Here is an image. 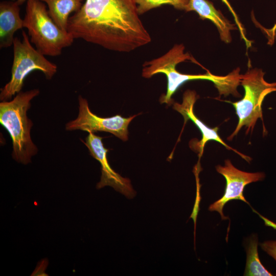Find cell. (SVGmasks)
Wrapping results in <instances>:
<instances>
[{"label":"cell","mask_w":276,"mask_h":276,"mask_svg":"<svg viewBox=\"0 0 276 276\" xmlns=\"http://www.w3.org/2000/svg\"><path fill=\"white\" fill-rule=\"evenodd\" d=\"M67 31L106 49L130 52L151 41L134 0H85L71 16Z\"/></svg>","instance_id":"6da1fadb"},{"label":"cell","mask_w":276,"mask_h":276,"mask_svg":"<svg viewBox=\"0 0 276 276\" xmlns=\"http://www.w3.org/2000/svg\"><path fill=\"white\" fill-rule=\"evenodd\" d=\"M182 44H176L163 56L145 62L143 66L142 75L150 78L155 74H164L167 78V89L165 95L160 99L161 103L171 104L172 96L185 83L192 80H204L212 82L220 95L226 96L232 94L239 96L237 88L240 84V68H237L228 75L216 76L208 72L204 74L191 75L182 74L176 69V65L182 62L191 60L196 62L188 53H185Z\"/></svg>","instance_id":"7a4b0ae2"},{"label":"cell","mask_w":276,"mask_h":276,"mask_svg":"<svg viewBox=\"0 0 276 276\" xmlns=\"http://www.w3.org/2000/svg\"><path fill=\"white\" fill-rule=\"evenodd\" d=\"M39 94L33 89L19 92L12 100L0 103V123L8 131L13 144V158L19 163L27 165L36 155L38 149L31 137L32 121L27 116L31 101Z\"/></svg>","instance_id":"3957f363"},{"label":"cell","mask_w":276,"mask_h":276,"mask_svg":"<svg viewBox=\"0 0 276 276\" xmlns=\"http://www.w3.org/2000/svg\"><path fill=\"white\" fill-rule=\"evenodd\" d=\"M24 19L30 40L44 56H57L75 39L67 31L60 28L50 16L47 5L40 0H28Z\"/></svg>","instance_id":"277c9868"},{"label":"cell","mask_w":276,"mask_h":276,"mask_svg":"<svg viewBox=\"0 0 276 276\" xmlns=\"http://www.w3.org/2000/svg\"><path fill=\"white\" fill-rule=\"evenodd\" d=\"M265 73L261 68H248L240 76V84L243 87V98L231 103L238 117V123L234 132L227 137L231 140L241 129L246 128V134L252 131L258 119L263 121L262 103L265 97L276 91V82H268L264 79Z\"/></svg>","instance_id":"5b68a950"},{"label":"cell","mask_w":276,"mask_h":276,"mask_svg":"<svg viewBox=\"0 0 276 276\" xmlns=\"http://www.w3.org/2000/svg\"><path fill=\"white\" fill-rule=\"evenodd\" d=\"M13 49L11 77L10 81L1 89V101H8L20 92L25 78L32 72L40 71L50 80L57 71L55 64L49 61L44 55L33 47L24 31H22V39L14 38Z\"/></svg>","instance_id":"8992f818"},{"label":"cell","mask_w":276,"mask_h":276,"mask_svg":"<svg viewBox=\"0 0 276 276\" xmlns=\"http://www.w3.org/2000/svg\"><path fill=\"white\" fill-rule=\"evenodd\" d=\"M78 117L66 123V130H80L88 132L98 131L108 132L123 141L128 140V126L137 114L128 118H124L120 115L108 118L100 117L90 111L88 101L81 96L78 97Z\"/></svg>","instance_id":"52a82bcc"},{"label":"cell","mask_w":276,"mask_h":276,"mask_svg":"<svg viewBox=\"0 0 276 276\" xmlns=\"http://www.w3.org/2000/svg\"><path fill=\"white\" fill-rule=\"evenodd\" d=\"M216 169L224 177L226 187L222 197L211 204L209 210L218 212L222 220L228 219L223 213L224 205L227 202L235 199L249 204L243 194L245 186L251 182L263 180L265 174L263 172L250 173L240 170L235 167L229 159L225 160L224 166L218 165Z\"/></svg>","instance_id":"ba28073f"},{"label":"cell","mask_w":276,"mask_h":276,"mask_svg":"<svg viewBox=\"0 0 276 276\" xmlns=\"http://www.w3.org/2000/svg\"><path fill=\"white\" fill-rule=\"evenodd\" d=\"M88 133L84 144L91 155L100 162L101 166V180L98 183L97 188L109 186L127 196H132L134 192L129 180L122 177L109 166L106 157L108 150L104 147L102 137L94 134V132Z\"/></svg>","instance_id":"9c48e42d"},{"label":"cell","mask_w":276,"mask_h":276,"mask_svg":"<svg viewBox=\"0 0 276 276\" xmlns=\"http://www.w3.org/2000/svg\"><path fill=\"white\" fill-rule=\"evenodd\" d=\"M198 97L196 93L194 90H187L183 95L182 103L181 104L175 103L173 105V108L183 116L185 123L188 120H191L200 131L202 134V139L197 143L195 146L196 149L199 152L200 156L202 155L203 152L205 144L209 141L213 140L220 143L227 149L233 150L240 155L244 159L249 162V157L241 154L229 147L221 139L218 133V127L214 128L209 127L196 116L194 113L193 108Z\"/></svg>","instance_id":"30bf717a"},{"label":"cell","mask_w":276,"mask_h":276,"mask_svg":"<svg viewBox=\"0 0 276 276\" xmlns=\"http://www.w3.org/2000/svg\"><path fill=\"white\" fill-rule=\"evenodd\" d=\"M20 5L17 1L0 3V48L13 45L14 34L24 28V19L20 16Z\"/></svg>","instance_id":"8fae6325"},{"label":"cell","mask_w":276,"mask_h":276,"mask_svg":"<svg viewBox=\"0 0 276 276\" xmlns=\"http://www.w3.org/2000/svg\"><path fill=\"white\" fill-rule=\"evenodd\" d=\"M185 11H195L201 19L210 20L217 27L221 40L226 43L231 41V32L237 28L212 3L208 0H190Z\"/></svg>","instance_id":"7c38bea8"},{"label":"cell","mask_w":276,"mask_h":276,"mask_svg":"<svg viewBox=\"0 0 276 276\" xmlns=\"http://www.w3.org/2000/svg\"><path fill=\"white\" fill-rule=\"evenodd\" d=\"M40 1L47 6L49 14L54 22L64 31H67L70 14L78 11L83 4V0Z\"/></svg>","instance_id":"4fadbf2b"},{"label":"cell","mask_w":276,"mask_h":276,"mask_svg":"<svg viewBox=\"0 0 276 276\" xmlns=\"http://www.w3.org/2000/svg\"><path fill=\"white\" fill-rule=\"evenodd\" d=\"M258 237L254 235L249 239L247 251V260L244 275L271 276L261 263L258 252Z\"/></svg>","instance_id":"5bb4252c"},{"label":"cell","mask_w":276,"mask_h":276,"mask_svg":"<svg viewBox=\"0 0 276 276\" xmlns=\"http://www.w3.org/2000/svg\"><path fill=\"white\" fill-rule=\"evenodd\" d=\"M139 15L163 5L172 6L176 9L185 10L190 0H134Z\"/></svg>","instance_id":"9a60e30c"},{"label":"cell","mask_w":276,"mask_h":276,"mask_svg":"<svg viewBox=\"0 0 276 276\" xmlns=\"http://www.w3.org/2000/svg\"><path fill=\"white\" fill-rule=\"evenodd\" d=\"M224 4H225V5L228 8L229 11L232 14L234 20L236 22V24L237 25V27L240 32V35L241 39H243L245 43V45L246 46L247 49L249 48L251 46V41H250L249 40H248L247 37H246V35L245 33V30L243 28V26H242L241 22L240 21L239 19L237 16V14L236 13L235 11L233 9V7L229 4L228 0H221Z\"/></svg>","instance_id":"2e32d148"},{"label":"cell","mask_w":276,"mask_h":276,"mask_svg":"<svg viewBox=\"0 0 276 276\" xmlns=\"http://www.w3.org/2000/svg\"><path fill=\"white\" fill-rule=\"evenodd\" d=\"M260 245L264 251L276 261V240L264 241L260 243Z\"/></svg>","instance_id":"e0dca14e"},{"label":"cell","mask_w":276,"mask_h":276,"mask_svg":"<svg viewBox=\"0 0 276 276\" xmlns=\"http://www.w3.org/2000/svg\"><path fill=\"white\" fill-rule=\"evenodd\" d=\"M261 29L263 30L267 36L268 40V43L272 44L274 42L276 33V23L270 29H266L263 27H261Z\"/></svg>","instance_id":"ac0fdd59"},{"label":"cell","mask_w":276,"mask_h":276,"mask_svg":"<svg viewBox=\"0 0 276 276\" xmlns=\"http://www.w3.org/2000/svg\"><path fill=\"white\" fill-rule=\"evenodd\" d=\"M11 1H17L18 3L21 5L25 2H27L28 0H11Z\"/></svg>","instance_id":"d6986e66"}]
</instances>
